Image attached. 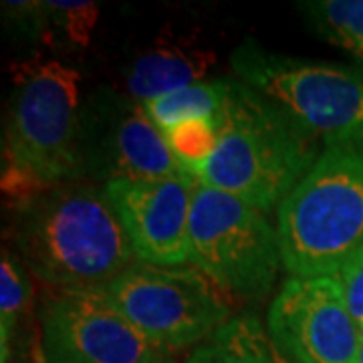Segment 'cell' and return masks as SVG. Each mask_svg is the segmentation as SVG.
<instances>
[{
	"instance_id": "6da1fadb",
	"label": "cell",
	"mask_w": 363,
	"mask_h": 363,
	"mask_svg": "<svg viewBox=\"0 0 363 363\" xmlns=\"http://www.w3.org/2000/svg\"><path fill=\"white\" fill-rule=\"evenodd\" d=\"M18 259L57 291L104 289L135 262L104 190L73 180L14 204Z\"/></svg>"
},
{
	"instance_id": "7a4b0ae2",
	"label": "cell",
	"mask_w": 363,
	"mask_h": 363,
	"mask_svg": "<svg viewBox=\"0 0 363 363\" xmlns=\"http://www.w3.org/2000/svg\"><path fill=\"white\" fill-rule=\"evenodd\" d=\"M2 135V192L14 204L81 180L79 73L52 59L14 67Z\"/></svg>"
},
{
	"instance_id": "3957f363",
	"label": "cell",
	"mask_w": 363,
	"mask_h": 363,
	"mask_svg": "<svg viewBox=\"0 0 363 363\" xmlns=\"http://www.w3.org/2000/svg\"><path fill=\"white\" fill-rule=\"evenodd\" d=\"M216 128V150L196 180L260 212L281 206L323 154L309 131L240 81H233Z\"/></svg>"
},
{
	"instance_id": "277c9868",
	"label": "cell",
	"mask_w": 363,
	"mask_h": 363,
	"mask_svg": "<svg viewBox=\"0 0 363 363\" xmlns=\"http://www.w3.org/2000/svg\"><path fill=\"white\" fill-rule=\"evenodd\" d=\"M277 234L291 277H335L363 248V152L323 150L281 202Z\"/></svg>"
},
{
	"instance_id": "5b68a950",
	"label": "cell",
	"mask_w": 363,
	"mask_h": 363,
	"mask_svg": "<svg viewBox=\"0 0 363 363\" xmlns=\"http://www.w3.org/2000/svg\"><path fill=\"white\" fill-rule=\"evenodd\" d=\"M234 75L279 105L323 150L363 152V69L264 51L247 40L230 57Z\"/></svg>"
},
{
	"instance_id": "8992f818",
	"label": "cell",
	"mask_w": 363,
	"mask_h": 363,
	"mask_svg": "<svg viewBox=\"0 0 363 363\" xmlns=\"http://www.w3.org/2000/svg\"><path fill=\"white\" fill-rule=\"evenodd\" d=\"M188 264L226 293L264 297L283 267L279 234L259 208L196 180Z\"/></svg>"
},
{
	"instance_id": "52a82bcc",
	"label": "cell",
	"mask_w": 363,
	"mask_h": 363,
	"mask_svg": "<svg viewBox=\"0 0 363 363\" xmlns=\"http://www.w3.org/2000/svg\"><path fill=\"white\" fill-rule=\"evenodd\" d=\"M104 293L164 351L202 343L230 319L226 291L192 264L157 267L135 260Z\"/></svg>"
},
{
	"instance_id": "ba28073f",
	"label": "cell",
	"mask_w": 363,
	"mask_h": 363,
	"mask_svg": "<svg viewBox=\"0 0 363 363\" xmlns=\"http://www.w3.org/2000/svg\"><path fill=\"white\" fill-rule=\"evenodd\" d=\"M45 363H160L166 351L130 323L104 289L57 291L40 313Z\"/></svg>"
},
{
	"instance_id": "9c48e42d",
	"label": "cell",
	"mask_w": 363,
	"mask_h": 363,
	"mask_svg": "<svg viewBox=\"0 0 363 363\" xmlns=\"http://www.w3.org/2000/svg\"><path fill=\"white\" fill-rule=\"evenodd\" d=\"M81 156L83 172L105 182L194 178L143 105L111 91H99L81 111Z\"/></svg>"
},
{
	"instance_id": "30bf717a",
	"label": "cell",
	"mask_w": 363,
	"mask_h": 363,
	"mask_svg": "<svg viewBox=\"0 0 363 363\" xmlns=\"http://www.w3.org/2000/svg\"><path fill=\"white\" fill-rule=\"evenodd\" d=\"M267 327L293 363H359L362 333L335 277H291L272 298Z\"/></svg>"
},
{
	"instance_id": "8fae6325",
	"label": "cell",
	"mask_w": 363,
	"mask_h": 363,
	"mask_svg": "<svg viewBox=\"0 0 363 363\" xmlns=\"http://www.w3.org/2000/svg\"><path fill=\"white\" fill-rule=\"evenodd\" d=\"M196 178L105 182V198L128 234L135 260L188 264V230Z\"/></svg>"
},
{
	"instance_id": "7c38bea8",
	"label": "cell",
	"mask_w": 363,
	"mask_h": 363,
	"mask_svg": "<svg viewBox=\"0 0 363 363\" xmlns=\"http://www.w3.org/2000/svg\"><path fill=\"white\" fill-rule=\"evenodd\" d=\"M216 55L192 40H157L140 55L128 73V97L140 105L166 93L204 81Z\"/></svg>"
},
{
	"instance_id": "4fadbf2b",
	"label": "cell",
	"mask_w": 363,
	"mask_h": 363,
	"mask_svg": "<svg viewBox=\"0 0 363 363\" xmlns=\"http://www.w3.org/2000/svg\"><path fill=\"white\" fill-rule=\"evenodd\" d=\"M186 363H293L255 315H236L196 347Z\"/></svg>"
},
{
	"instance_id": "5bb4252c",
	"label": "cell",
	"mask_w": 363,
	"mask_h": 363,
	"mask_svg": "<svg viewBox=\"0 0 363 363\" xmlns=\"http://www.w3.org/2000/svg\"><path fill=\"white\" fill-rule=\"evenodd\" d=\"M233 89V79L200 81L143 104L145 113L162 133L188 121H214Z\"/></svg>"
},
{
	"instance_id": "9a60e30c",
	"label": "cell",
	"mask_w": 363,
	"mask_h": 363,
	"mask_svg": "<svg viewBox=\"0 0 363 363\" xmlns=\"http://www.w3.org/2000/svg\"><path fill=\"white\" fill-rule=\"evenodd\" d=\"M301 9L319 35L363 61V0L303 2Z\"/></svg>"
},
{
	"instance_id": "2e32d148",
	"label": "cell",
	"mask_w": 363,
	"mask_h": 363,
	"mask_svg": "<svg viewBox=\"0 0 363 363\" xmlns=\"http://www.w3.org/2000/svg\"><path fill=\"white\" fill-rule=\"evenodd\" d=\"M25 262L13 250H2L0 262V351L2 363L9 362L11 341L16 333L18 317L25 313L30 301L33 286L26 274Z\"/></svg>"
},
{
	"instance_id": "e0dca14e",
	"label": "cell",
	"mask_w": 363,
	"mask_h": 363,
	"mask_svg": "<svg viewBox=\"0 0 363 363\" xmlns=\"http://www.w3.org/2000/svg\"><path fill=\"white\" fill-rule=\"evenodd\" d=\"M164 135L184 169L190 176L198 178V174L204 169L216 150L218 128H216V119L214 121H188V123H180L172 128Z\"/></svg>"
},
{
	"instance_id": "ac0fdd59",
	"label": "cell",
	"mask_w": 363,
	"mask_h": 363,
	"mask_svg": "<svg viewBox=\"0 0 363 363\" xmlns=\"http://www.w3.org/2000/svg\"><path fill=\"white\" fill-rule=\"evenodd\" d=\"M49 9V30L57 28L69 43L85 47L97 23L99 9L95 2H47Z\"/></svg>"
},
{
	"instance_id": "d6986e66",
	"label": "cell",
	"mask_w": 363,
	"mask_h": 363,
	"mask_svg": "<svg viewBox=\"0 0 363 363\" xmlns=\"http://www.w3.org/2000/svg\"><path fill=\"white\" fill-rule=\"evenodd\" d=\"M335 279L343 289L351 317L355 319L363 339V248L347 260V264L335 274Z\"/></svg>"
},
{
	"instance_id": "ffe728a7",
	"label": "cell",
	"mask_w": 363,
	"mask_h": 363,
	"mask_svg": "<svg viewBox=\"0 0 363 363\" xmlns=\"http://www.w3.org/2000/svg\"><path fill=\"white\" fill-rule=\"evenodd\" d=\"M359 363H363V339H362V355H359Z\"/></svg>"
},
{
	"instance_id": "44dd1931",
	"label": "cell",
	"mask_w": 363,
	"mask_h": 363,
	"mask_svg": "<svg viewBox=\"0 0 363 363\" xmlns=\"http://www.w3.org/2000/svg\"><path fill=\"white\" fill-rule=\"evenodd\" d=\"M160 363H172V359L168 357V359H164V362H160Z\"/></svg>"
}]
</instances>
